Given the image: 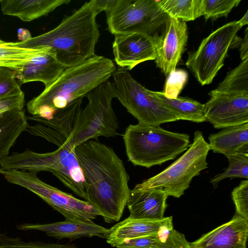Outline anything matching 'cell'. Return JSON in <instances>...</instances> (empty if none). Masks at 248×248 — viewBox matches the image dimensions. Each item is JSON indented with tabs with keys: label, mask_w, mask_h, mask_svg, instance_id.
<instances>
[{
	"label": "cell",
	"mask_w": 248,
	"mask_h": 248,
	"mask_svg": "<svg viewBox=\"0 0 248 248\" xmlns=\"http://www.w3.org/2000/svg\"><path fill=\"white\" fill-rule=\"evenodd\" d=\"M21 231L37 230L43 232L49 237L77 239L96 236L104 239L108 237L110 229L94 223L92 220H68L49 224L23 223L16 226Z\"/></svg>",
	"instance_id": "cell-17"
},
{
	"label": "cell",
	"mask_w": 248,
	"mask_h": 248,
	"mask_svg": "<svg viewBox=\"0 0 248 248\" xmlns=\"http://www.w3.org/2000/svg\"><path fill=\"white\" fill-rule=\"evenodd\" d=\"M160 236H148L126 239L118 244L116 248H153L155 244L163 240Z\"/></svg>",
	"instance_id": "cell-34"
},
{
	"label": "cell",
	"mask_w": 248,
	"mask_h": 248,
	"mask_svg": "<svg viewBox=\"0 0 248 248\" xmlns=\"http://www.w3.org/2000/svg\"><path fill=\"white\" fill-rule=\"evenodd\" d=\"M115 71L111 60L96 55L65 68L53 83L27 103L28 111L33 116L51 120L57 111L108 80Z\"/></svg>",
	"instance_id": "cell-3"
},
{
	"label": "cell",
	"mask_w": 248,
	"mask_h": 248,
	"mask_svg": "<svg viewBox=\"0 0 248 248\" xmlns=\"http://www.w3.org/2000/svg\"><path fill=\"white\" fill-rule=\"evenodd\" d=\"M226 157L229 161L228 167L223 172L216 175L210 181L215 187L227 178H248V152H238Z\"/></svg>",
	"instance_id": "cell-27"
},
{
	"label": "cell",
	"mask_w": 248,
	"mask_h": 248,
	"mask_svg": "<svg viewBox=\"0 0 248 248\" xmlns=\"http://www.w3.org/2000/svg\"><path fill=\"white\" fill-rule=\"evenodd\" d=\"M65 68L58 62L50 48L15 71L20 86L30 82L39 81L43 83L45 88H47L55 81Z\"/></svg>",
	"instance_id": "cell-19"
},
{
	"label": "cell",
	"mask_w": 248,
	"mask_h": 248,
	"mask_svg": "<svg viewBox=\"0 0 248 248\" xmlns=\"http://www.w3.org/2000/svg\"><path fill=\"white\" fill-rule=\"evenodd\" d=\"M166 25L155 62L161 71L168 76L176 69L186 45L188 33L186 22L180 19L169 17Z\"/></svg>",
	"instance_id": "cell-14"
},
{
	"label": "cell",
	"mask_w": 248,
	"mask_h": 248,
	"mask_svg": "<svg viewBox=\"0 0 248 248\" xmlns=\"http://www.w3.org/2000/svg\"><path fill=\"white\" fill-rule=\"evenodd\" d=\"M248 221L235 214L229 222L189 243L192 248H246Z\"/></svg>",
	"instance_id": "cell-15"
},
{
	"label": "cell",
	"mask_w": 248,
	"mask_h": 248,
	"mask_svg": "<svg viewBox=\"0 0 248 248\" xmlns=\"http://www.w3.org/2000/svg\"><path fill=\"white\" fill-rule=\"evenodd\" d=\"M169 196L160 187L130 190L126 205L128 217L135 219L158 220L164 217Z\"/></svg>",
	"instance_id": "cell-18"
},
{
	"label": "cell",
	"mask_w": 248,
	"mask_h": 248,
	"mask_svg": "<svg viewBox=\"0 0 248 248\" xmlns=\"http://www.w3.org/2000/svg\"><path fill=\"white\" fill-rule=\"evenodd\" d=\"M240 58L241 61L248 58V29L245 30L244 39L240 43Z\"/></svg>",
	"instance_id": "cell-37"
},
{
	"label": "cell",
	"mask_w": 248,
	"mask_h": 248,
	"mask_svg": "<svg viewBox=\"0 0 248 248\" xmlns=\"http://www.w3.org/2000/svg\"><path fill=\"white\" fill-rule=\"evenodd\" d=\"M97 15L91 1L86 2L53 30L27 41L8 43L26 48L50 47L60 64L73 67L95 55L100 36Z\"/></svg>",
	"instance_id": "cell-2"
},
{
	"label": "cell",
	"mask_w": 248,
	"mask_h": 248,
	"mask_svg": "<svg viewBox=\"0 0 248 248\" xmlns=\"http://www.w3.org/2000/svg\"><path fill=\"white\" fill-rule=\"evenodd\" d=\"M106 13L108 29L114 35H156V31L166 25L169 18L159 0H116Z\"/></svg>",
	"instance_id": "cell-9"
},
{
	"label": "cell",
	"mask_w": 248,
	"mask_h": 248,
	"mask_svg": "<svg viewBox=\"0 0 248 248\" xmlns=\"http://www.w3.org/2000/svg\"><path fill=\"white\" fill-rule=\"evenodd\" d=\"M205 104L206 121L217 129L248 123V94L220 93L211 91Z\"/></svg>",
	"instance_id": "cell-13"
},
{
	"label": "cell",
	"mask_w": 248,
	"mask_h": 248,
	"mask_svg": "<svg viewBox=\"0 0 248 248\" xmlns=\"http://www.w3.org/2000/svg\"><path fill=\"white\" fill-rule=\"evenodd\" d=\"M210 150L226 156L238 153L248 152V123L223 128L209 135Z\"/></svg>",
	"instance_id": "cell-21"
},
{
	"label": "cell",
	"mask_w": 248,
	"mask_h": 248,
	"mask_svg": "<svg viewBox=\"0 0 248 248\" xmlns=\"http://www.w3.org/2000/svg\"><path fill=\"white\" fill-rule=\"evenodd\" d=\"M25 96L23 92L7 96H0V116L7 111L23 109Z\"/></svg>",
	"instance_id": "cell-35"
},
{
	"label": "cell",
	"mask_w": 248,
	"mask_h": 248,
	"mask_svg": "<svg viewBox=\"0 0 248 248\" xmlns=\"http://www.w3.org/2000/svg\"><path fill=\"white\" fill-rule=\"evenodd\" d=\"M236 213L248 221V180H242L232 192Z\"/></svg>",
	"instance_id": "cell-31"
},
{
	"label": "cell",
	"mask_w": 248,
	"mask_h": 248,
	"mask_svg": "<svg viewBox=\"0 0 248 248\" xmlns=\"http://www.w3.org/2000/svg\"><path fill=\"white\" fill-rule=\"evenodd\" d=\"M84 179L86 200L107 223L119 221L130 189L123 161L110 147L95 140L75 148Z\"/></svg>",
	"instance_id": "cell-1"
},
{
	"label": "cell",
	"mask_w": 248,
	"mask_h": 248,
	"mask_svg": "<svg viewBox=\"0 0 248 248\" xmlns=\"http://www.w3.org/2000/svg\"><path fill=\"white\" fill-rule=\"evenodd\" d=\"M5 42L3 41L2 40H1L0 39V44H2L3 43H4Z\"/></svg>",
	"instance_id": "cell-40"
},
{
	"label": "cell",
	"mask_w": 248,
	"mask_h": 248,
	"mask_svg": "<svg viewBox=\"0 0 248 248\" xmlns=\"http://www.w3.org/2000/svg\"><path fill=\"white\" fill-rule=\"evenodd\" d=\"M241 28L237 21L229 22L203 39L195 51L189 53L186 65L202 86L210 84L223 66L229 49L239 43L237 33Z\"/></svg>",
	"instance_id": "cell-11"
},
{
	"label": "cell",
	"mask_w": 248,
	"mask_h": 248,
	"mask_svg": "<svg viewBox=\"0 0 248 248\" xmlns=\"http://www.w3.org/2000/svg\"><path fill=\"white\" fill-rule=\"evenodd\" d=\"M116 0H90L93 9L98 15L103 11H108L113 7Z\"/></svg>",
	"instance_id": "cell-36"
},
{
	"label": "cell",
	"mask_w": 248,
	"mask_h": 248,
	"mask_svg": "<svg viewBox=\"0 0 248 248\" xmlns=\"http://www.w3.org/2000/svg\"><path fill=\"white\" fill-rule=\"evenodd\" d=\"M217 93L248 94V58L229 71L214 90Z\"/></svg>",
	"instance_id": "cell-26"
},
{
	"label": "cell",
	"mask_w": 248,
	"mask_h": 248,
	"mask_svg": "<svg viewBox=\"0 0 248 248\" xmlns=\"http://www.w3.org/2000/svg\"><path fill=\"white\" fill-rule=\"evenodd\" d=\"M238 23L240 25V26L242 27L243 26L245 25H247L248 24V11L247 10L243 16L237 21Z\"/></svg>",
	"instance_id": "cell-39"
},
{
	"label": "cell",
	"mask_w": 248,
	"mask_h": 248,
	"mask_svg": "<svg viewBox=\"0 0 248 248\" xmlns=\"http://www.w3.org/2000/svg\"><path fill=\"white\" fill-rule=\"evenodd\" d=\"M88 102L75 120L69 142L75 148L91 140L119 135L118 122L112 107L115 98L112 82L108 80L91 91Z\"/></svg>",
	"instance_id": "cell-6"
},
{
	"label": "cell",
	"mask_w": 248,
	"mask_h": 248,
	"mask_svg": "<svg viewBox=\"0 0 248 248\" xmlns=\"http://www.w3.org/2000/svg\"><path fill=\"white\" fill-rule=\"evenodd\" d=\"M115 98L139 123L160 125L178 120L175 114L149 90L136 80L124 68L112 76Z\"/></svg>",
	"instance_id": "cell-8"
},
{
	"label": "cell",
	"mask_w": 248,
	"mask_h": 248,
	"mask_svg": "<svg viewBox=\"0 0 248 248\" xmlns=\"http://www.w3.org/2000/svg\"><path fill=\"white\" fill-rule=\"evenodd\" d=\"M17 37L20 42L27 41L32 38L30 31L24 28L18 30Z\"/></svg>",
	"instance_id": "cell-38"
},
{
	"label": "cell",
	"mask_w": 248,
	"mask_h": 248,
	"mask_svg": "<svg viewBox=\"0 0 248 248\" xmlns=\"http://www.w3.org/2000/svg\"><path fill=\"white\" fill-rule=\"evenodd\" d=\"M172 229V217L158 220L135 219L128 217L110 228L107 242L115 247L128 239L154 235L165 239Z\"/></svg>",
	"instance_id": "cell-16"
},
{
	"label": "cell",
	"mask_w": 248,
	"mask_h": 248,
	"mask_svg": "<svg viewBox=\"0 0 248 248\" xmlns=\"http://www.w3.org/2000/svg\"><path fill=\"white\" fill-rule=\"evenodd\" d=\"M25 110L7 111L0 116V162L28 125Z\"/></svg>",
	"instance_id": "cell-22"
},
{
	"label": "cell",
	"mask_w": 248,
	"mask_h": 248,
	"mask_svg": "<svg viewBox=\"0 0 248 248\" xmlns=\"http://www.w3.org/2000/svg\"><path fill=\"white\" fill-rule=\"evenodd\" d=\"M54 151L39 153L29 149L2 159L0 168L24 170L37 173H52L67 188L86 200L84 179L75 153V148L66 140Z\"/></svg>",
	"instance_id": "cell-5"
},
{
	"label": "cell",
	"mask_w": 248,
	"mask_h": 248,
	"mask_svg": "<svg viewBox=\"0 0 248 248\" xmlns=\"http://www.w3.org/2000/svg\"><path fill=\"white\" fill-rule=\"evenodd\" d=\"M0 174L9 182L25 188L61 213L66 220H92L99 212L88 202L77 199L41 180L37 173L0 168Z\"/></svg>",
	"instance_id": "cell-10"
},
{
	"label": "cell",
	"mask_w": 248,
	"mask_h": 248,
	"mask_svg": "<svg viewBox=\"0 0 248 248\" xmlns=\"http://www.w3.org/2000/svg\"><path fill=\"white\" fill-rule=\"evenodd\" d=\"M164 12L170 17L183 21L194 20L202 16V0H159Z\"/></svg>",
	"instance_id": "cell-25"
},
{
	"label": "cell",
	"mask_w": 248,
	"mask_h": 248,
	"mask_svg": "<svg viewBox=\"0 0 248 248\" xmlns=\"http://www.w3.org/2000/svg\"><path fill=\"white\" fill-rule=\"evenodd\" d=\"M153 248H192L184 234L172 229L163 240L157 242Z\"/></svg>",
	"instance_id": "cell-33"
},
{
	"label": "cell",
	"mask_w": 248,
	"mask_h": 248,
	"mask_svg": "<svg viewBox=\"0 0 248 248\" xmlns=\"http://www.w3.org/2000/svg\"><path fill=\"white\" fill-rule=\"evenodd\" d=\"M241 0H202V16L207 20L227 16Z\"/></svg>",
	"instance_id": "cell-29"
},
{
	"label": "cell",
	"mask_w": 248,
	"mask_h": 248,
	"mask_svg": "<svg viewBox=\"0 0 248 248\" xmlns=\"http://www.w3.org/2000/svg\"><path fill=\"white\" fill-rule=\"evenodd\" d=\"M188 78L187 72L182 69H175L168 75L163 93L168 99H176L184 86Z\"/></svg>",
	"instance_id": "cell-30"
},
{
	"label": "cell",
	"mask_w": 248,
	"mask_h": 248,
	"mask_svg": "<svg viewBox=\"0 0 248 248\" xmlns=\"http://www.w3.org/2000/svg\"><path fill=\"white\" fill-rule=\"evenodd\" d=\"M123 140L128 160L135 166L147 168L174 159L190 146L187 134L140 123L129 125Z\"/></svg>",
	"instance_id": "cell-4"
},
{
	"label": "cell",
	"mask_w": 248,
	"mask_h": 248,
	"mask_svg": "<svg viewBox=\"0 0 248 248\" xmlns=\"http://www.w3.org/2000/svg\"><path fill=\"white\" fill-rule=\"evenodd\" d=\"M0 248H82L74 244L25 241L18 236H11L0 231Z\"/></svg>",
	"instance_id": "cell-28"
},
{
	"label": "cell",
	"mask_w": 248,
	"mask_h": 248,
	"mask_svg": "<svg viewBox=\"0 0 248 248\" xmlns=\"http://www.w3.org/2000/svg\"><path fill=\"white\" fill-rule=\"evenodd\" d=\"M70 2V0H0L4 15L17 17L25 22L46 16L58 7Z\"/></svg>",
	"instance_id": "cell-20"
},
{
	"label": "cell",
	"mask_w": 248,
	"mask_h": 248,
	"mask_svg": "<svg viewBox=\"0 0 248 248\" xmlns=\"http://www.w3.org/2000/svg\"><path fill=\"white\" fill-rule=\"evenodd\" d=\"M153 93L175 114L178 120H187L196 123L206 121L204 104L182 96H178L176 99H168L161 92L153 91Z\"/></svg>",
	"instance_id": "cell-23"
},
{
	"label": "cell",
	"mask_w": 248,
	"mask_h": 248,
	"mask_svg": "<svg viewBox=\"0 0 248 248\" xmlns=\"http://www.w3.org/2000/svg\"><path fill=\"white\" fill-rule=\"evenodd\" d=\"M16 79L15 71L0 67V96H7L23 92Z\"/></svg>",
	"instance_id": "cell-32"
},
{
	"label": "cell",
	"mask_w": 248,
	"mask_h": 248,
	"mask_svg": "<svg viewBox=\"0 0 248 248\" xmlns=\"http://www.w3.org/2000/svg\"><path fill=\"white\" fill-rule=\"evenodd\" d=\"M163 38L158 34H115L112 43L114 61L121 68L131 70L140 63L155 60Z\"/></svg>",
	"instance_id": "cell-12"
},
{
	"label": "cell",
	"mask_w": 248,
	"mask_h": 248,
	"mask_svg": "<svg viewBox=\"0 0 248 248\" xmlns=\"http://www.w3.org/2000/svg\"><path fill=\"white\" fill-rule=\"evenodd\" d=\"M50 47L26 48L13 46L8 42L0 44V67L16 71L33 58L45 53Z\"/></svg>",
	"instance_id": "cell-24"
},
{
	"label": "cell",
	"mask_w": 248,
	"mask_h": 248,
	"mask_svg": "<svg viewBox=\"0 0 248 248\" xmlns=\"http://www.w3.org/2000/svg\"><path fill=\"white\" fill-rule=\"evenodd\" d=\"M208 143L200 131L194 133L192 144L186 151L164 170L137 184L139 190L162 187L169 196L179 198L190 186L192 179L208 168Z\"/></svg>",
	"instance_id": "cell-7"
}]
</instances>
